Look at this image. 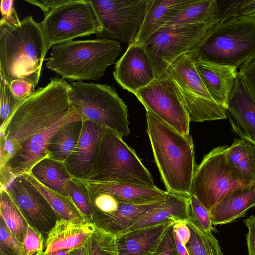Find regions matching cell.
I'll return each instance as SVG.
<instances>
[{"label": "cell", "instance_id": "836d02e7", "mask_svg": "<svg viewBox=\"0 0 255 255\" xmlns=\"http://www.w3.org/2000/svg\"><path fill=\"white\" fill-rule=\"evenodd\" d=\"M240 16L255 17V0H217V21Z\"/></svg>", "mask_w": 255, "mask_h": 255}, {"label": "cell", "instance_id": "9a60e30c", "mask_svg": "<svg viewBox=\"0 0 255 255\" xmlns=\"http://www.w3.org/2000/svg\"><path fill=\"white\" fill-rule=\"evenodd\" d=\"M18 206L28 224L45 239L61 219L44 196L22 176L11 179L4 187Z\"/></svg>", "mask_w": 255, "mask_h": 255}, {"label": "cell", "instance_id": "f907efd6", "mask_svg": "<svg viewBox=\"0 0 255 255\" xmlns=\"http://www.w3.org/2000/svg\"><path fill=\"white\" fill-rule=\"evenodd\" d=\"M42 255H70V250L68 249L59 250L51 253H43Z\"/></svg>", "mask_w": 255, "mask_h": 255}, {"label": "cell", "instance_id": "cb8c5ba5", "mask_svg": "<svg viewBox=\"0 0 255 255\" xmlns=\"http://www.w3.org/2000/svg\"><path fill=\"white\" fill-rule=\"evenodd\" d=\"M164 200L143 204L122 202L117 211L93 222V224L97 228L116 236L128 232L139 219Z\"/></svg>", "mask_w": 255, "mask_h": 255}, {"label": "cell", "instance_id": "7dc6e473", "mask_svg": "<svg viewBox=\"0 0 255 255\" xmlns=\"http://www.w3.org/2000/svg\"><path fill=\"white\" fill-rule=\"evenodd\" d=\"M173 229L180 240L186 245L191 237V231L187 222L177 221L174 223Z\"/></svg>", "mask_w": 255, "mask_h": 255}, {"label": "cell", "instance_id": "bcb514c9", "mask_svg": "<svg viewBox=\"0 0 255 255\" xmlns=\"http://www.w3.org/2000/svg\"><path fill=\"white\" fill-rule=\"evenodd\" d=\"M70 0H27L25 1L39 7L44 12V16L58 6L67 3Z\"/></svg>", "mask_w": 255, "mask_h": 255}, {"label": "cell", "instance_id": "d4e9b609", "mask_svg": "<svg viewBox=\"0 0 255 255\" xmlns=\"http://www.w3.org/2000/svg\"><path fill=\"white\" fill-rule=\"evenodd\" d=\"M189 197L168 192L163 202L142 216L128 231L153 226L167 220L175 222H187Z\"/></svg>", "mask_w": 255, "mask_h": 255}, {"label": "cell", "instance_id": "6da1fadb", "mask_svg": "<svg viewBox=\"0 0 255 255\" xmlns=\"http://www.w3.org/2000/svg\"><path fill=\"white\" fill-rule=\"evenodd\" d=\"M147 133L166 191L189 196L197 167L191 136H185L146 110Z\"/></svg>", "mask_w": 255, "mask_h": 255}, {"label": "cell", "instance_id": "681fc988", "mask_svg": "<svg viewBox=\"0 0 255 255\" xmlns=\"http://www.w3.org/2000/svg\"><path fill=\"white\" fill-rule=\"evenodd\" d=\"M70 255H88L87 242L80 247L70 250Z\"/></svg>", "mask_w": 255, "mask_h": 255}, {"label": "cell", "instance_id": "d6a6232c", "mask_svg": "<svg viewBox=\"0 0 255 255\" xmlns=\"http://www.w3.org/2000/svg\"><path fill=\"white\" fill-rule=\"evenodd\" d=\"M191 237L185 245L190 255H223L217 239L212 233L200 230L187 222Z\"/></svg>", "mask_w": 255, "mask_h": 255}, {"label": "cell", "instance_id": "f1b7e54d", "mask_svg": "<svg viewBox=\"0 0 255 255\" xmlns=\"http://www.w3.org/2000/svg\"><path fill=\"white\" fill-rule=\"evenodd\" d=\"M189 0H151L138 36L134 44L144 45L165 25L167 19Z\"/></svg>", "mask_w": 255, "mask_h": 255}, {"label": "cell", "instance_id": "e0dca14e", "mask_svg": "<svg viewBox=\"0 0 255 255\" xmlns=\"http://www.w3.org/2000/svg\"><path fill=\"white\" fill-rule=\"evenodd\" d=\"M106 130L98 124L83 120L74 149L64 163L72 177L87 181L92 174L102 136Z\"/></svg>", "mask_w": 255, "mask_h": 255}, {"label": "cell", "instance_id": "44dd1931", "mask_svg": "<svg viewBox=\"0 0 255 255\" xmlns=\"http://www.w3.org/2000/svg\"><path fill=\"white\" fill-rule=\"evenodd\" d=\"M255 207V182L227 193L210 212L214 226L231 223Z\"/></svg>", "mask_w": 255, "mask_h": 255}, {"label": "cell", "instance_id": "3957f363", "mask_svg": "<svg viewBox=\"0 0 255 255\" xmlns=\"http://www.w3.org/2000/svg\"><path fill=\"white\" fill-rule=\"evenodd\" d=\"M45 55L40 26L32 16L16 24L0 22V76L9 85L24 79L36 87Z\"/></svg>", "mask_w": 255, "mask_h": 255}, {"label": "cell", "instance_id": "2e32d148", "mask_svg": "<svg viewBox=\"0 0 255 255\" xmlns=\"http://www.w3.org/2000/svg\"><path fill=\"white\" fill-rule=\"evenodd\" d=\"M113 74L118 84L134 94L156 79L144 45L134 43L116 62Z\"/></svg>", "mask_w": 255, "mask_h": 255}, {"label": "cell", "instance_id": "d6986e66", "mask_svg": "<svg viewBox=\"0 0 255 255\" xmlns=\"http://www.w3.org/2000/svg\"><path fill=\"white\" fill-rule=\"evenodd\" d=\"M175 222L167 220L116 236L118 255H151Z\"/></svg>", "mask_w": 255, "mask_h": 255}, {"label": "cell", "instance_id": "603a6c76", "mask_svg": "<svg viewBox=\"0 0 255 255\" xmlns=\"http://www.w3.org/2000/svg\"><path fill=\"white\" fill-rule=\"evenodd\" d=\"M85 181L92 191L110 194L125 203L143 204L163 200L168 193L157 187L150 188L127 183Z\"/></svg>", "mask_w": 255, "mask_h": 255}, {"label": "cell", "instance_id": "7402d4cb", "mask_svg": "<svg viewBox=\"0 0 255 255\" xmlns=\"http://www.w3.org/2000/svg\"><path fill=\"white\" fill-rule=\"evenodd\" d=\"M95 229L92 223H78L60 219L45 239L43 253L80 247L86 244Z\"/></svg>", "mask_w": 255, "mask_h": 255}, {"label": "cell", "instance_id": "ab89813d", "mask_svg": "<svg viewBox=\"0 0 255 255\" xmlns=\"http://www.w3.org/2000/svg\"><path fill=\"white\" fill-rule=\"evenodd\" d=\"M45 240L41 233L29 225L22 242L25 255H42Z\"/></svg>", "mask_w": 255, "mask_h": 255}, {"label": "cell", "instance_id": "4316f807", "mask_svg": "<svg viewBox=\"0 0 255 255\" xmlns=\"http://www.w3.org/2000/svg\"><path fill=\"white\" fill-rule=\"evenodd\" d=\"M28 173L46 187L69 197L68 190L72 177L64 162L46 156L38 162Z\"/></svg>", "mask_w": 255, "mask_h": 255}, {"label": "cell", "instance_id": "30bf717a", "mask_svg": "<svg viewBox=\"0 0 255 255\" xmlns=\"http://www.w3.org/2000/svg\"><path fill=\"white\" fill-rule=\"evenodd\" d=\"M228 145L213 148L195 169L190 191L210 212L230 191L245 184L226 158Z\"/></svg>", "mask_w": 255, "mask_h": 255}, {"label": "cell", "instance_id": "7a4b0ae2", "mask_svg": "<svg viewBox=\"0 0 255 255\" xmlns=\"http://www.w3.org/2000/svg\"><path fill=\"white\" fill-rule=\"evenodd\" d=\"M69 91L70 84L65 80L51 78L45 87L20 102L0 131V137L21 144L74 111Z\"/></svg>", "mask_w": 255, "mask_h": 255}, {"label": "cell", "instance_id": "c3c4849f", "mask_svg": "<svg viewBox=\"0 0 255 255\" xmlns=\"http://www.w3.org/2000/svg\"><path fill=\"white\" fill-rule=\"evenodd\" d=\"M174 235L176 248V250H177L178 255H190L189 253L186 248L185 245H184L180 240L177 234L174 231Z\"/></svg>", "mask_w": 255, "mask_h": 255}, {"label": "cell", "instance_id": "277c9868", "mask_svg": "<svg viewBox=\"0 0 255 255\" xmlns=\"http://www.w3.org/2000/svg\"><path fill=\"white\" fill-rule=\"evenodd\" d=\"M121 51L120 42L112 39L67 41L52 47L46 66L63 79L98 80Z\"/></svg>", "mask_w": 255, "mask_h": 255}, {"label": "cell", "instance_id": "e575fe53", "mask_svg": "<svg viewBox=\"0 0 255 255\" xmlns=\"http://www.w3.org/2000/svg\"><path fill=\"white\" fill-rule=\"evenodd\" d=\"M68 195L88 222L91 223L93 213L91 191L85 180L72 177Z\"/></svg>", "mask_w": 255, "mask_h": 255}, {"label": "cell", "instance_id": "484cf974", "mask_svg": "<svg viewBox=\"0 0 255 255\" xmlns=\"http://www.w3.org/2000/svg\"><path fill=\"white\" fill-rule=\"evenodd\" d=\"M213 23H218L217 0H189L169 16L163 28Z\"/></svg>", "mask_w": 255, "mask_h": 255}, {"label": "cell", "instance_id": "74e56055", "mask_svg": "<svg viewBox=\"0 0 255 255\" xmlns=\"http://www.w3.org/2000/svg\"><path fill=\"white\" fill-rule=\"evenodd\" d=\"M0 131L4 129L6 124L12 113L20 103L12 93L9 84L0 76Z\"/></svg>", "mask_w": 255, "mask_h": 255}, {"label": "cell", "instance_id": "7c38bea8", "mask_svg": "<svg viewBox=\"0 0 255 255\" xmlns=\"http://www.w3.org/2000/svg\"><path fill=\"white\" fill-rule=\"evenodd\" d=\"M151 1L90 0L102 28L96 36L134 43Z\"/></svg>", "mask_w": 255, "mask_h": 255}, {"label": "cell", "instance_id": "60d3db41", "mask_svg": "<svg viewBox=\"0 0 255 255\" xmlns=\"http://www.w3.org/2000/svg\"><path fill=\"white\" fill-rule=\"evenodd\" d=\"M151 255H178L175 242L173 225L166 233Z\"/></svg>", "mask_w": 255, "mask_h": 255}, {"label": "cell", "instance_id": "f546056e", "mask_svg": "<svg viewBox=\"0 0 255 255\" xmlns=\"http://www.w3.org/2000/svg\"><path fill=\"white\" fill-rule=\"evenodd\" d=\"M21 176L39 191L61 219L78 223L88 222L70 197L65 196L46 187L30 173Z\"/></svg>", "mask_w": 255, "mask_h": 255}, {"label": "cell", "instance_id": "5bb4252c", "mask_svg": "<svg viewBox=\"0 0 255 255\" xmlns=\"http://www.w3.org/2000/svg\"><path fill=\"white\" fill-rule=\"evenodd\" d=\"M78 120L83 119L74 110L21 143L15 155L0 168V187L14 178L28 173L38 162L48 156L47 148L54 134L66 124Z\"/></svg>", "mask_w": 255, "mask_h": 255}, {"label": "cell", "instance_id": "7bdbcfd3", "mask_svg": "<svg viewBox=\"0 0 255 255\" xmlns=\"http://www.w3.org/2000/svg\"><path fill=\"white\" fill-rule=\"evenodd\" d=\"M20 148V144L16 142L4 137H0V168L3 167L6 165L15 155Z\"/></svg>", "mask_w": 255, "mask_h": 255}, {"label": "cell", "instance_id": "9c48e42d", "mask_svg": "<svg viewBox=\"0 0 255 255\" xmlns=\"http://www.w3.org/2000/svg\"><path fill=\"white\" fill-rule=\"evenodd\" d=\"M39 25L46 54L56 44L79 37L96 35L102 29L90 0H70L45 15Z\"/></svg>", "mask_w": 255, "mask_h": 255}, {"label": "cell", "instance_id": "ba28073f", "mask_svg": "<svg viewBox=\"0 0 255 255\" xmlns=\"http://www.w3.org/2000/svg\"><path fill=\"white\" fill-rule=\"evenodd\" d=\"M197 57L195 51L184 54L166 73L174 83L190 122L226 119V108L213 100L197 72Z\"/></svg>", "mask_w": 255, "mask_h": 255}, {"label": "cell", "instance_id": "8d00e7d4", "mask_svg": "<svg viewBox=\"0 0 255 255\" xmlns=\"http://www.w3.org/2000/svg\"><path fill=\"white\" fill-rule=\"evenodd\" d=\"M200 230L212 233L215 230L210 212L193 195H189L188 204L187 222Z\"/></svg>", "mask_w": 255, "mask_h": 255}, {"label": "cell", "instance_id": "f35d334b", "mask_svg": "<svg viewBox=\"0 0 255 255\" xmlns=\"http://www.w3.org/2000/svg\"><path fill=\"white\" fill-rule=\"evenodd\" d=\"M0 255H25L22 244L0 219Z\"/></svg>", "mask_w": 255, "mask_h": 255}, {"label": "cell", "instance_id": "5b68a950", "mask_svg": "<svg viewBox=\"0 0 255 255\" xmlns=\"http://www.w3.org/2000/svg\"><path fill=\"white\" fill-rule=\"evenodd\" d=\"M195 51L204 61L240 69L255 58V17L216 23Z\"/></svg>", "mask_w": 255, "mask_h": 255}, {"label": "cell", "instance_id": "b9f144b4", "mask_svg": "<svg viewBox=\"0 0 255 255\" xmlns=\"http://www.w3.org/2000/svg\"><path fill=\"white\" fill-rule=\"evenodd\" d=\"M9 85L14 96L21 101L29 97L35 91L34 85L31 82L24 79H15Z\"/></svg>", "mask_w": 255, "mask_h": 255}, {"label": "cell", "instance_id": "ee69618b", "mask_svg": "<svg viewBox=\"0 0 255 255\" xmlns=\"http://www.w3.org/2000/svg\"><path fill=\"white\" fill-rule=\"evenodd\" d=\"M14 0H2L0 9L2 18L0 22L16 24L20 22V19L14 8Z\"/></svg>", "mask_w": 255, "mask_h": 255}, {"label": "cell", "instance_id": "52a82bcc", "mask_svg": "<svg viewBox=\"0 0 255 255\" xmlns=\"http://www.w3.org/2000/svg\"><path fill=\"white\" fill-rule=\"evenodd\" d=\"M87 181L156 187L152 175L134 150L122 137L107 130L101 139L94 166Z\"/></svg>", "mask_w": 255, "mask_h": 255}, {"label": "cell", "instance_id": "f6af8a7d", "mask_svg": "<svg viewBox=\"0 0 255 255\" xmlns=\"http://www.w3.org/2000/svg\"><path fill=\"white\" fill-rule=\"evenodd\" d=\"M243 221L248 230L246 234L248 255H255V215H252Z\"/></svg>", "mask_w": 255, "mask_h": 255}, {"label": "cell", "instance_id": "ffe728a7", "mask_svg": "<svg viewBox=\"0 0 255 255\" xmlns=\"http://www.w3.org/2000/svg\"><path fill=\"white\" fill-rule=\"evenodd\" d=\"M195 66L213 100L227 109L229 98L238 76L237 69L209 62L198 57Z\"/></svg>", "mask_w": 255, "mask_h": 255}, {"label": "cell", "instance_id": "4fadbf2b", "mask_svg": "<svg viewBox=\"0 0 255 255\" xmlns=\"http://www.w3.org/2000/svg\"><path fill=\"white\" fill-rule=\"evenodd\" d=\"M149 110L185 136H190V121L176 86L165 72L134 94Z\"/></svg>", "mask_w": 255, "mask_h": 255}, {"label": "cell", "instance_id": "ac0fdd59", "mask_svg": "<svg viewBox=\"0 0 255 255\" xmlns=\"http://www.w3.org/2000/svg\"><path fill=\"white\" fill-rule=\"evenodd\" d=\"M227 115L232 117L229 118L235 132L255 144V99L239 73L229 98Z\"/></svg>", "mask_w": 255, "mask_h": 255}, {"label": "cell", "instance_id": "4dcf8cb0", "mask_svg": "<svg viewBox=\"0 0 255 255\" xmlns=\"http://www.w3.org/2000/svg\"><path fill=\"white\" fill-rule=\"evenodd\" d=\"M83 120L70 122L61 128L51 139L48 148V157L65 162L77 145L80 138Z\"/></svg>", "mask_w": 255, "mask_h": 255}, {"label": "cell", "instance_id": "d590c367", "mask_svg": "<svg viewBox=\"0 0 255 255\" xmlns=\"http://www.w3.org/2000/svg\"><path fill=\"white\" fill-rule=\"evenodd\" d=\"M88 255H118L116 236L95 227L87 242Z\"/></svg>", "mask_w": 255, "mask_h": 255}, {"label": "cell", "instance_id": "83f0119b", "mask_svg": "<svg viewBox=\"0 0 255 255\" xmlns=\"http://www.w3.org/2000/svg\"><path fill=\"white\" fill-rule=\"evenodd\" d=\"M226 158L245 184L255 182V144L245 138L235 139L226 150Z\"/></svg>", "mask_w": 255, "mask_h": 255}, {"label": "cell", "instance_id": "8992f818", "mask_svg": "<svg viewBox=\"0 0 255 255\" xmlns=\"http://www.w3.org/2000/svg\"><path fill=\"white\" fill-rule=\"evenodd\" d=\"M69 84L72 106L83 120L98 124L122 137L129 134L127 106L113 87L81 81Z\"/></svg>", "mask_w": 255, "mask_h": 255}, {"label": "cell", "instance_id": "8fae6325", "mask_svg": "<svg viewBox=\"0 0 255 255\" xmlns=\"http://www.w3.org/2000/svg\"><path fill=\"white\" fill-rule=\"evenodd\" d=\"M217 23L163 28L143 45L156 79L181 55L195 51Z\"/></svg>", "mask_w": 255, "mask_h": 255}, {"label": "cell", "instance_id": "1f68e13d", "mask_svg": "<svg viewBox=\"0 0 255 255\" xmlns=\"http://www.w3.org/2000/svg\"><path fill=\"white\" fill-rule=\"evenodd\" d=\"M0 215L10 232L22 244L29 224L4 188H0Z\"/></svg>", "mask_w": 255, "mask_h": 255}]
</instances>
